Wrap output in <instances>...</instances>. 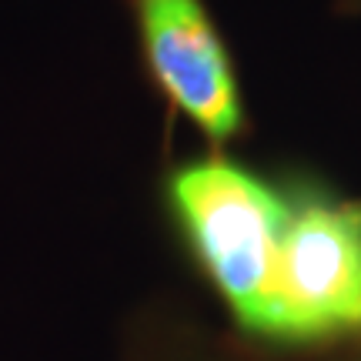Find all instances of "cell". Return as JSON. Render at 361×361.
Returning <instances> with one entry per match:
<instances>
[{
  "mask_svg": "<svg viewBox=\"0 0 361 361\" xmlns=\"http://www.w3.org/2000/svg\"><path fill=\"white\" fill-rule=\"evenodd\" d=\"M171 201L214 288L247 331L264 335L288 197L231 161H197L171 178Z\"/></svg>",
  "mask_w": 361,
  "mask_h": 361,
  "instance_id": "cell-1",
  "label": "cell"
},
{
  "mask_svg": "<svg viewBox=\"0 0 361 361\" xmlns=\"http://www.w3.org/2000/svg\"><path fill=\"white\" fill-rule=\"evenodd\" d=\"M361 331V201L288 197L264 338L322 341Z\"/></svg>",
  "mask_w": 361,
  "mask_h": 361,
  "instance_id": "cell-2",
  "label": "cell"
},
{
  "mask_svg": "<svg viewBox=\"0 0 361 361\" xmlns=\"http://www.w3.org/2000/svg\"><path fill=\"white\" fill-rule=\"evenodd\" d=\"M147 64L171 104L211 137L241 124L238 84L201 0H137Z\"/></svg>",
  "mask_w": 361,
  "mask_h": 361,
  "instance_id": "cell-3",
  "label": "cell"
}]
</instances>
